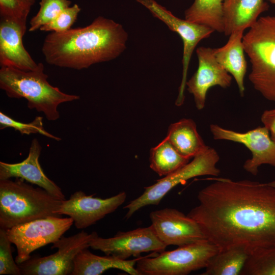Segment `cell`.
Returning <instances> with one entry per match:
<instances>
[{"mask_svg":"<svg viewBox=\"0 0 275 275\" xmlns=\"http://www.w3.org/2000/svg\"><path fill=\"white\" fill-rule=\"evenodd\" d=\"M8 127L13 128L19 131L21 134L39 133L56 141L61 140L60 138L54 136L45 130L43 127V118L41 116H37L32 122L25 123L16 121L1 112L0 129H4Z\"/></svg>","mask_w":275,"mask_h":275,"instance_id":"cell-27","label":"cell"},{"mask_svg":"<svg viewBox=\"0 0 275 275\" xmlns=\"http://www.w3.org/2000/svg\"><path fill=\"white\" fill-rule=\"evenodd\" d=\"M240 275H275V243L250 255Z\"/></svg>","mask_w":275,"mask_h":275,"instance_id":"cell-25","label":"cell"},{"mask_svg":"<svg viewBox=\"0 0 275 275\" xmlns=\"http://www.w3.org/2000/svg\"><path fill=\"white\" fill-rule=\"evenodd\" d=\"M243 32V31H239L232 33L225 45L214 48L216 60L233 77L241 97L244 95V77L247 70L242 43Z\"/></svg>","mask_w":275,"mask_h":275,"instance_id":"cell-19","label":"cell"},{"mask_svg":"<svg viewBox=\"0 0 275 275\" xmlns=\"http://www.w3.org/2000/svg\"><path fill=\"white\" fill-rule=\"evenodd\" d=\"M166 138L179 154L189 159L208 147L198 133L195 122L190 119L183 118L171 124Z\"/></svg>","mask_w":275,"mask_h":275,"instance_id":"cell-21","label":"cell"},{"mask_svg":"<svg viewBox=\"0 0 275 275\" xmlns=\"http://www.w3.org/2000/svg\"><path fill=\"white\" fill-rule=\"evenodd\" d=\"M80 11V8L77 4L69 7L63 10L50 22L42 25L39 30L58 33L67 31L71 29L76 21Z\"/></svg>","mask_w":275,"mask_h":275,"instance_id":"cell-29","label":"cell"},{"mask_svg":"<svg viewBox=\"0 0 275 275\" xmlns=\"http://www.w3.org/2000/svg\"><path fill=\"white\" fill-rule=\"evenodd\" d=\"M219 252L208 240L178 246L174 250L153 252L142 257L135 267L140 275H186L205 268L210 258Z\"/></svg>","mask_w":275,"mask_h":275,"instance_id":"cell-6","label":"cell"},{"mask_svg":"<svg viewBox=\"0 0 275 275\" xmlns=\"http://www.w3.org/2000/svg\"><path fill=\"white\" fill-rule=\"evenodd\" d=\"M149 217L155 233L167 246L208 240L195 220L176 209L164 208L153 211Z\"/></svg>","mask_w":275,"mask_h":275,"instance_id":"cell-11","label":"cell"},{"mask_svg":"<svg viewBox=\"0 0 275 275\" xmlns=\"http://www.w3.org/2000/svg\"><path fill=\"white\" fill-rule=\"evenodd\" d=\"M261 120L268 130L271 139L275 142V108L264 111Z\"/></svg>","mask_w":275,"mask_h":275,"instance_id":"cell-31","label":"cell"},{"mask_svg":"<svg viewBox=\"0 0 275 275\" xmlns=\"http://www.w3.org/2000/svg\"><path fill=\"white\" fill-rule=\"evenodd\" d=\"M26 22L1 17L0 64L24 71L36 69L37 64L25 49L22 38Z\"/></svg>","mask_w":275,"mask_h":275,"instance_id":"cell-16","label":"cell"},{"mask_svg":"<svg viewBox=\"0 0 275 275\" xmlns=\"http://www.w3.org/2000/svg\"><path fill=\"white\" fill-rule=\"evenodd\" d=\"M90 247L106 255L126 260L139 257L143 253H161L167 247L158 238L152 226L119 232L112 237L104 238L97 235L90 242Z\"/></svg>","mask_w":275,"mask_h":275,"instance_id":"cell-10","label":"cell"},{"mask_svg":"<svg viewBox=\"0 0 275 275\" xmlns=\"http://www.w3.org/2000/svg\"><path fill=\"white\" fill-rule=\"evenodd\" d=\"M188 215L219 251L240 248L249 255L275 243V187L268 183L213 177Z\"/></svg>","mask_w":275,"mask_h":275,"instance_id":"cell-1","label":"cell"},{"mask_svg":"<svg viewBox=\"0 0 275 275\" xmlns=\"http://www.w3.org/2000/svg\"><path fill=\"white\" fill-rule=\"evenodd\" d=\"M224 0H195L185 10V19L224 32L223 5Z\"/></svg>","mask_w":275,"mask_h":275,"instance_id":"cell-22","label":"cell"},{"mask_svg":"<svg viewBox=\"0 0 275 275\" xmlns=\"http://www.w3.org/2000/svg\"><path fill=\"white\" fill-rule=\"evenodd\" d=\"M82 231L69 237L62 236L53 243L57 248L54 254L45 257H31L18 264L23 275H70L74 269V260L82 250L90 248V242L97 235Z\"/></svg>","mask_w":275,"mask_h":275,"instance_id":"cell-9","label":"cell"},{"mask_svg":"<svg viewBox=\"0 0 275 275\" xmlns=\"http://www.w3.org/2000/svg\"><path fill=\"white\" fill-rule=\"evenodd\" d=\"M269 184L275 187V180L268 182Z\"/></svg>","mask_w":275,"mask_h":275,"instance_id":"cell-32","label":"cell"},{"mask_svg":"<svg viewBox=\"0 0 275 275\" xmlns=\"http://www.w3.org/2000/svg\"><path fill=\"white\" fill-rule=\"evenodd\" d=\"M128 38L122 24L99 16L84 28L52 32L45 37L42 51L49 64L81 70L118 57Z\"/></svg>","mask_w":275,"mask_h":275,"instance_id":"cell-2","label":"cell"},{"mask_svg":"<svg viewBox=\"0 0 275 275\" xmlns=\"http://www.w3.org/2000/svg\"><path fill=\"white\" fill-rule=\"evenodd\" d=\"M73 224L70 217L50 216L21 224L6 230L17 248L15 262L19 264L30 258L36 250L58 240Z\"/></svg>","mask_w":275,"mask_h":275,"instance_id":"cell-8","label":"cell"},{"mask_svg":"<svg viewBox=\"0 0 275 275\" xmlns=\"http://www.w3.org/2000/svg\"><path fill=\"white\" fill-rule=\"evenodd\" d=\"M44 72V65L38 64L33 70L24 71L12 67L2 66L0 69V88L10 98H23L28 106L43 112L49 121L60 118L58 106L64 102L79 99V96L62 92L51 86Z\"/></svg>","mask_w":275,"mask_h":275,"instance_id":"cell-3","label":"cell"},{"mask_svg":"<svg viewBox=\"0 0 275 275\" xmlns=\"http://www.w3.org/2000/svg\"><path fill=\"white\" fill-rule=\"evenodd\" d=\"M182 156L166 138L150 152V167L159 176H166L189 161Z\"/></svg>","mask_w":275,"mask_h":275,"instance_id":"cell-24","label":"cell"},{"mask_svg":"<svg viewBox=\"0 0 275 275\" xmlns=\"http://www.w3.org/2000/svg\"><path fill=\"white\" fill-rule=\"evenodd\" d=\"M264 0H224L223 5L224 32L232 33L250 28L259 15L268 10Z\"/></svg>","mask_w":275,"mask_h":275,"instance_id":"cell-18","label":"cell"},{"mask_svg":"<svg viewBox=\"0 0 275 275\" xmlns=\"http://www.w3.org/2000/svg\"><path fill=\"white\" fill-rule=\"evenodd\" d=\"M210 132L215 140H226L245 146L251 152L252 157L244 163L245 171L256 176L263 164L275 167V142L264 127H258L245 132L226 129L217 124L210 125Z\"/></svg>","mask_w":275,"mask_h":275,"instance_id":"cell-12","label":"cell"},{"mask_svg":"<svg viewBox=\"0 0 275 275\" xmlns=\"http://www.w3.org/2000/svg\"><path fill=\"white\" fill-rule=\"evenodd\" d=\"M33 5L26 0H0L1 17L26 22Z\"/></svg>","mask_w":275,"mask_h":275,"instance_id":"cell-30","label":"cell"},{"mask_svg":"<svg viewBox=\"0 0 275 275\" xmlns=\"http://www.w3.org/2000/svg\"><path fill=\"white\" fill-rule=\"evenodd\" d=\"M141 257L128 260L111 255L100 256L86 248L76 256L71 275H100L112 268L121 270L130 275H140L135 265Z\"/></svg>","mask_w":275,"mask_h":275,"instance_id":"cell-20","label":"cell"},{"mask_svg":"<svg viewBox=\"0 0 275 275\" xmlns=\"http://www.w3.org/2000/svg\"><path fill=\"white\" fill-rule=\"evenodd\" d=\"M219 158L217 151L208 146L206 149L194 157L190 162L157 180L153 185L145 187V190L141 196L124 207V209L127 210L125 217L129 218L135 212L145 206L158 205L172 188L191 178L206 175L218 176L221 171L216 164Z\"/></svg>","mask_w":275,"mask_h":275,"instance_id":"cell-7","label":"cell"},{"mask_svg":"<svg viewBox=\"0 0 275 275\" xmlns=\"http://www.w3.org/2000/svg\"><path fill=\"white\" fill-rule=\"evenodd\" d=\"M41 146L36 139L32 141L29 155L20 162H0V180L21 178L36 184L61 200H65L61 189L44 174L39 161Z\"/></svg>","mask_w":275,"mask_h":275,"instance_id":"cell-17","label":"cell"},{"mask_svg":"<svg viewBox=\"0 0 275 275\" xmlns=\"http://www.w3.org/2000/svg\"><path fill=\"white\" fill-rule=\"evenodd\" d=\"M62 201L21 178L0 180V228L7 230L37 219L60 216L57 211Z\"/></svg>","mask_w":275,"mask_h":275,"instance_id":"cell-4","label":"cell"},{"mask_svg":"<svg viewBox=\"0 0 275 275\" xmlns=\"http://www.w3.org/2000/svg\"><path fill=\"white\" fill-rule=\"evenodd\" d=\"M249 29L242 38L251 64L249 80L265 99L275 101V16L260 17Z\"/></svg>","mask_w":275,"mask_h":275,"instance_id":"cell-5","label":"cell"},{"mask_svg":"<svg viewBox=\"0 0 275 275\" xmlns=\"http://www.w3.org/2000/svg\"><path fill=\"white\" fill-rule=\"evenodd\" d=\"M69 0H41L40 9L30 22V32L35 31L55 18L63 10L70 7Z\"/></svg>","mask_w":275,"mask_h":275,"instance_id":"cell-26","label":"cell"},{"mask_svg":"<svg viewBox=\"0 0 275 275\" xmlns=\"http://www.w3.org/2000/svg\"><path fill=\"white\" fill-rule=\"evenodd\" d=\"M6 230L0 228V274L20 275L19 265L14 260Z\"/></svg>","mask_w":275,"mask_h":275,"instance_id":"cell-28","label":"cell"},{"mask_svg":"<svg viewBox=\"0 0 275 275\" xmlns=\"http://www.w3.org/2000/svg\"><path fill=\"white\" fill-rule=\"evenodd\" d=\"M198 67L192 77L186 81L188 92L194 98L198 110L203 109L208 90L218 86L226 89L231 85L232 76L216 60L214 48L200 46L196 49Z\"/></svg>","mask_w":275,"mask_h":275,"instance_id":"cell-14","label":"cell"},{"mask_svg":"<svg viewBox=\"0 0 275 275\" xmlns=\"http://www.w3.org/2000/svg\"><path fill=\"white\" fill-rule=\"evenodd\" d=\"M30 3H31L33 5L35 3L36 0H26Z\"/></svg>","mask_w":275,"mask_h":275,"instance_id":"cell-33","label":"cell"},{"mask_svg":"<svg viewBox=\"0 0 275 275\" xmlns=\"http://www.w3.org/2000/svg\"><path fill=\"white\" fill-rule=\"evenodd\" d=\"M126 196V193L122 191L101 199L87 196L79 190L72 194L68 200L62 201L57 213L60 216H69L77 229H85L115 211L125 201Z\"/></svg>","mask_w":275,"mask_h":275,"instance_id":"cell-13","label":"cell"},{"mask_svg":"<svg viewBox=\"0 0 275 275\" xmlns=\"http://www.w3.org/2000/svg\"><path fill=\"white\" fill-rule=\"evenodd\" d=\"M267 1H268L270 3L275 5V0H267Z\"/></svg>","mask_w":275,"mask_h":275,"instance_id":"cell-34","label":"cell"},{"mask_svg":"<svg viewBox=\"0 0 275 275\" xmlns=\"http://www.w3.org/2000/svg\"><path fill=\"white\" fill-rule=\"evenodd\" d=\"M249 254L240 248L219 251L212 256L202 275L240 274Z\"/></svg>","mask_w":275,"mask_h":275,"instance_id":"cell-23","label":"cell"},{"mask_svg":"<svg viewBox=\"0 0 275 275\" xmlns=\"http://www.w3.org/2000/svg\"><path fill=\"white\" fill-rule=\"evenodd\" d=\"M146 7L157 18L163 21L172 31L177 33L183 44L182 81L187 80L189 62L193 51L203 39L210 37L214 31L204 25L194 23L175 16L155 0H135Z\"/></svg>","mask_w":275,"mask_h":275,"instance_id":"cell-15","label":"cell"}]
</instances>
